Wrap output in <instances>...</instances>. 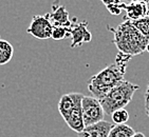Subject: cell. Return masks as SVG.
I'll return each mask as SVG.
<instances>
[{"mask_svg": "<svg viewBox=\"0 0 149 137\" xmlns=\"http://www.w3.org/2000/svg\"><path fill=\"white\" fill-rule=\"evenodd\" d=\"M52 29H53V24L48 17V15H35L32 18L26 32L33 37L45 40L51 38Z\"/></svg>", "mask_w": 149, "mask_h": 137, "instance_id": "obj_5", "label": "cell"}, {"mask_svg": "<svg viewBox=\"0 0 149 137\" xmlns=\"http://www.w3.org/2000/svg\"><path fill=\"white\" fill-rule=\"evenodd\" d=\"M48 17L51 20L53 26H70L71 22L69 20V12L63 6H58L54 8V11L52 13H48Z\"/></svg>", "mask_w": 149, "mask_h": 137, "instance_id": "obj_10", "label": "cell"}, {"mask_svg": "<svg viewBox=\"0 0 149 137\" xmlns=\"http://www.w3.org/2000/svg\"><path fill=\"white\" fill-rule=\"evenodd\" d=\"M100 1L107 6H109V4H112V3L116 2V1H118V0H100Z\"/></svg>", "mask_w": 149, "mask_h": 137, "instance_id": "obj_18", "label": "cell"}, {"mask_svg": "<svg viewBox=\"0 0 149 137\" xmlns=\"http://www.w3.org/2000/svg\"><path fill=\"white\" fill-rule=\"evenodd\" d=\"M139 89L140 86L138 84L124 80L123 82L114 86L103 98L100 99L104 112L108 115H111L118 109H125V107L129 104L132 100L135 91Z\"/></svg>", "mask_w": 149, "mask_h": 137, "instance_id": "obj_3", "label": "cell"}, {"mask_svg": "<svg viewBox=\"0 0 149 137\" xmlns=\"http://www.w3.org/2000/svg\"><path fill=\"white\" fill-rule=\"evenodd\" d=\"M14 55V48L8 40L0 39V66L9 63Z\"/></svg>", "mask_w": 149, "mask_h": 137, "instance_id": "obj_11", "label": "cell"}, {"mask_svg": "<svg viewBox=\"0 0 149 137\" xmlns=\"http://www.w3.org/2000/svg\"><path fill=\"white\" fill-rule=\"evenodd\" d=\"M145 112L149 118V95H145Z\"/></svg>", "mask_w": 149, "mask_h": 137, "instance_id": "obj_17", "label": "cell"}, {"mask_svg": "<svg viewBox=\"0 0 149 137\" xmlns=\"http://www.w3.org/2000/svg\"><path fill=\"white\" fill-rule=\"evenodd\" d=\"M111 122L109 121H98L96 123H93L91 126H87L84 128L83 131L77 133L78 137H108L110 130L112 128Z\"/></svg>", "mask_w": 149, "mask_h": 137, "instance_id": "obj_7", "label": "cell"}, {"mask_svg": "<svg viewBox=\"0 0 149 137\" xmlns=\"http://www.w3.org/2000/svg\"><path fill=\"white\" fill-rule=\"evenodd\" d=\"M111 31L114 34L113 42L120 52L132 57L146 51L149 39L138 31L131 20L125 19L116 29H111Z\"/></svg>", "mask_w": 149, "mask_h": 137, "instance_id": "obj_2", "label": "cell"}, {"mask_svg": "<svg viewBox=\"0 0 149 137\" xmlns=\"http://www.w3.org/2000/svg\"><path fill=\"white\" fill-rule=\"evenodd\" d=\"M130 1H133V2H147L148 0H130Z\"/></svg>", "mask_w": 149, "mask_h": 137, "instance_id": "obj_20", "label": "cell"}, {"mask_svg": "<svg viewBox=\"0 0 149 137\" xmlns=\"http://www.w3.org/2000/svg\"><path fill=\"white\" fill-rule=\"evenodd\" d=\"M125 11H126V18L128 20H138L140 18L148 15V10H147L146 2H129L125 6Z\"/></svg>", "mask_w": 149, "mask_h": 137, "instance_id": "obj_9", "label": "cell"}, {"mask_svg": "<svg viewBox=\"0 0 149 137\" xmlns=\"http://www.w3.org/2000/svg\"><path fill=\"white\" fill-rule=\"evenodd\" d=\"M120 1H122V2H124V3H126V4H128L129 2H131L130 0H120Z\"/></svg>", "mask_w": 149, "mask_h": 137, "instance_id": "obj_21", "label": "cell"}, {"mask_svg": "<svg viewBox=\"0 0 149 137\" xmlns=\"http://www.w3.org/2000/svg\"><path fill=\"white\" fill-rule=\"evenodd\" d=\"M81 111L85 127L91 126L93 123L104 120V109L100 104V99L94 96H85L81 99Z\"/></svg>", "mask_w": 149, "mask_h": 137, "instance_id": "obj_4", "label": "cell"}, {"mask_svg": "<svg viewBox=\"0 0 149 137\" xmlns=\"http://www.w3.org/2000/svg\"><path fill=\"white\" fill-rule=\"evenodd\" d=\"M131 56L120 52L116 56L115 62L93 75L88 81V90L97 99L103 98L112 89L123 82L126 73L127 63L129 62Z\"/></svg>", "mask_w": 149, "mask_h": 137, "instance_id": "obj_1", "label": "cell"}, {"mask_svg": "<svg viewBox=\"0 0 149 137\" xmlns=\"http://www.w3.org/2000/svg\"><path fill=\"white\" fill-rule=\"evenodd\" d=\"M131 22L140 33L149 39V15H146L138 20H133Z\"/></svg>", "mask_w": 149, "mask_h": 137, "instance_id": "obj_13", "label": "cell"}, {"mask_svg": "<svg viewBox=\"0 0 149 137\" xmlns=\"http://www.w3.org/2000/svg\"><path fill=\"white\" fill-rule=\"evenodd\" d=\"M131 137H146L143 133H141V132H138V133H134V135H132Z\"/></svg>", "mask_w": 149, "mask_h": 137, "instance_id": "obj_19", "label": "cell"}, {"mask_svg": "<svg viewBox=\"0 0 149 137\" xmlns=\"http://www.w3.org/2000/svg\"><path fill=\"white\" fill-rule=\"evenodd\" d=\"M125 6H126V3H124V2H122L120 0H118V1H116V2L107 6L106 8L110 14L116 16V15H120V13H122V11L125 9Z\"/></svg>", "mask_w": 149, "mask_h": 137, "instance_id": "obj_16", "label": "cell"}, {"mask_svg": "<svg viewBox=\"0 0 149 137\" xmlns=\"http://www.w3.org/2000/svg\"><path fill=\"white\" fill-rule=\"evenodd\" d=\"M115 125H124L129 119V113L125 109H118L110 115Z\"/></svg>", "mask_w": 149, "mask_h": 137, "instance_id": "obj_15", "label": "cell"}, {"mask_svg": "<svg viewBox=\"0 0 149 137\" xmlns=\"http://www.w3.org/2000/svg\"><path fill=\"white\" fill-rule=\"evenodd\" d=\"M134 130L127 125H114L112 126L108 137H131L134 135Z\"/></svg>", "mask_w": 149, "mask_h": 137, "instance_id": "obj_12", "label": "cell"}, {"mask_svg": "<svg viewBox=\"0 0 149 137\" xmlns=\"http://www.w3.org/2000/svg\"><path fill=\"white\" fill-rule=\"evenodd\" d=\"M83 94L75 93V92L65 94L60 97L59 101H58V111H59V114L61 115L63 120H66L68 118L75 104L83 99Z\"/></svg>", "mask_w": 149, "mask_h": 137, "instance_id": "obj_8", "label": "cell"}, {"mask_svg": "<svg viewBox=\"0 0 149 137\" xmlns=\"http://www.w3.org/2000/svg\"><path fill=\"white\" fill-rule=\"evenodd\" d=\"M70 26H53V29H52L51 33V38L54 40H63L66 37L70 36V32H69Z\"/></svg>", "mask_w": 149, "mask_h": 137, "instance_id": "obj_14", "label": "cell"}, {"mask_svg": "<svg viewBox=\"0 0 149 137\" xmlns=\"http://www.w3.org/2000/svg\"><path fill=\"white\" fill-rule=\"evenodd\" d=\"M146 4H147V10H148V15H149V0L146 2Z\"/></svg>", "mask_w": 149, "mask_h": 137, "instance_id": "obj_23", "label": "cell"}, {"mask_svg": "<svg viewBox=\"0 0 149 137\" xmlns=\"http://www.w3.org/2000/svg\"><path fill=\"white\" fill-rule=\"evenodd\" d=\"M146 51L149 53V42H148V44H147V46H146Z\"/></svg>", "mask_w": 149, "mask_h": 137, "instance_id": "obj_24", "label": "cell"}, {"mask_svg": "<svg viewBox=\"0 0 149 137\" xmlns=\"http://www.w3.org/2000/svg\"><path fill=\"white\" fill-rule=\"evenodd\" d=\"M145 95H149V84H148V86H147V90H146V92H145Z\"/></svg>", "mask_w": 149, "mask_h": 137, "instance_id": "obj_22", "label": "cell"}, {"mask_svg": "<svg viewBox=\"0 0 149 137\" xmlns=\"http://www.w3.org/2000/svg\"><path fill=\"white\" fill-rule=\"evenodd\" d=\"M71 36V48H78L85 42H90L92 40V34L88 30V22L83 21L72 24L69 28Z\"/></svg>", "mask_w": 149, "mask_h": 137, "instance_id": "obj_6", "label": "cell"}]
</instances>
